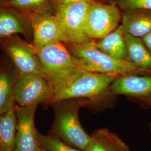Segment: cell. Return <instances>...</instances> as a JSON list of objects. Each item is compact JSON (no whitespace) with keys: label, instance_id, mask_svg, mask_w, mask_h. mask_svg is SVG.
I'll return each instance as SVG.
<instances>
[{"label":"cell","instance_id":"obj_11","mask_svg":"<svg viewBox=\"0 0 151 151\" xmlns=\"http://www.w3.org/2000/svg\"><path fill=\"white\" fill-rule=\"evenodd\" d=\"M32 30V45L36 49L61 42L60 24L54 11L39 13L28 17Z\"/></svg>","mask_w":151,"mask_h":151},{"label":"cell","instance_id":"obj_6","mask_svg":"<svg viewBox=\"0 0 151 151\" xmlns=\"http://www.w3.org/2000/svg\"><path fill=\"white\" fill-rule=\"evenodd\" d=\"M122 11L114 4L92 1L87 14L86 32L92 40L103 38L119 27Z\"/></svg>","mask_w":151,"mask_h":151},{"label":"cell","instance_id":"obj_20","mask_svg":"<svg viewBox=\"0 0 151 151\" xmlns=\"http://www.w3.org/2000/svg\"><path fill=\"white\" fill-rule=\"evenodd\" d=\"M38 140L40 147L47 151H83L69 145L51 134L44 135L38 132Z\"/></svg>","mask_w":151,"mask_h":151},{"label":"cell","instance_id":"obj_7","mask_svg":"<svg viewBox=\"0 0 151 151\" xmlns=\"http://www.w3.org/2000/svg\"><path fill=\"white\" fill-rule=\"evenodd\" d=\"M52 89L48 78L42 75L17 76L15 87V102L27 107L39 104L49 105Z\"/></svg>","mask_w":151,"mask_h":151},{"label":"cell","instance_id":"obj_8","mask_svg":"<svg viewBox=\"0 0 151 151\" xmlns=\"http://www.w3.org/2000/svg\"><path fill=\"white\" fill-rule=\"evenodd\" d=\"M110 90L114 95H124L141 107L151 109V75L119 76L111 84Z\"/></svg>","mask_w":151,"mask_h":151},{"label":"cell","instance_id":"obj_9","mask_svg":"<svg viewBox=\"0 0 151 151\" xmlns=\"http://www.w3.org/2000/svg\"><path fill=\"white\" fill-rule=\"evenodd\" d=\"M37 106L22 107L15 105L17 123L16 143L14 151H40L38 131L34 123Z\"/></svg>","mask_w":151,"mask_h":151},{"label":"cell","instance_id":"obj_22","mask_svg":"<svg viewBox=\"0 0 151 151\" xmlns=\"http://www.w3.org/2000/svg\"><path fill=\"white\" fill-rule=\"evenodd\" d=\"M100 0H55V6L68 5L79 2H92Z\"/></svg>","mask_w":151,"mask_h":151},{"label":"cell","instance_id":"obj_3","mask_svg":"<svg viewBox=\"0 0 151 151\" xmlns=\"http://www.w3.org/2000/svg\"><path fill=\"white\" fill-rule=\"evenodd\" d=\"M65 45L77 60L78 68L103 74L151 75L130 62L116 60L108 55L92 43Z\"/></svg>","mask_w":151,"mask_h":151},{"label":"cell","instance_id":"obj_2","mask_svg":"<svg viewBox=\"0 0 151 151\" xmlns=\"http://www.w3.org/2000/svg\"><path fill=\"white\" fill-rule=\"evenodd\" d=\"M87 104V101L83 99H65L50 104L54 113L50 134L83 151L88 145L91 135L81 124L79 111L81 108L86 107Z\"/></svg>","mask_w":151,"mask_h":151},{"label":"cell","instance_id":"obj_15","mask_svg":"<svg viewBox=\"0 0 151 151\" xmlns=\"http://www.w3.org/2000/svg\"><path fill=\"white\" fill-rule=\"evenodd\" d=\"M92 44L115 59L130 62L125 34L120 25L105 37L93 40Z\"/></svg>","mask_w":151,"mask_h":151},{"label":"cell","instance_id":"obj_4","mask_svg":"<svg viewBox=\"0 0 151 151\" xmlns=\"http://www.w3.org/2000/svg\"><path fill=\"white\" fill-rule=\"evenodd\" d=\"M91 2L57 5L55 14L60 24L61 42L67 45L91 43L86 32V19Z\"/></svg>","mask_w":151,"mask_h":151},{"label":"cell","instance_id":"obj_21","mask_svg":"<svg viewBox=\"0 0 151 151\" xmlns=\"http://www.w3.org/2000/svg\"><path fill=\"white\" fill-rule=\"evenodd\" d=\"M114 4L121 11L129 9H147L151 10V0H106Z\"/></svg>","mask_w":151,"mask_h":151},{"label":"cell","instance_id":"obj_13","mask_svg":"<svg viewBox=\"0 0 151 151\" xmlns=\"http://www.w3.org/2000/svg\"><path fill=\"white\" fill-rule=\"evenodd\" d=\"M120 25L125 34L142 38L151 32V10L140 9L122 10Z\"/></svg>","mask_w":151,"mask_h":151},{"label":"cell","instance_id":"obj_26","mask_svg":"<svg viewBox=\"0 0 151 151\" xmlns=\"http://www.w3.org/2000/svg\"><path fill=\"white\" fill-rule=\"evenodd\" d=\"M40 151H46V150H44V149H43V148H41V149H40Z\"/></svg>","mask_w":151,"mask_h":151},{"label":"cell","instance_id":"obj_16","mask_svg":"<svg viewBox=\"0 0 151 151\" xmlns=\"http://www.w3.org/2000/svg\"><path fill=\"white\" fill-rule=\"evenodd\" d=\"M85 151H129V147L119 134L107 128H99L91 134Z\"/></svg>","mask_w":151,"mask_h":151},{"label":"cell","instance_id":"obj_14","mask_svg":"<svg viewBox=\"0 0 151 151\" xmlns=\"http://www.w3.org/2000/svg\"><path fill=\"white\" fill-rule=\"evenodd\" d=\"M17 73L13 64L4 61L0 65V115L14 108Z\"/></svg>","mask_w":151,"mask_h":151},{"label":"cell","instance_id":"obj_24","mask_svg":"<svg viewBox=\"0 0 151 151\" xmlns=\"http://www.w3.org/2000/svg\"><path fill=\"white\" fill-rule=\"evenodd\" d=\"M7 1V0H0V5H3Z\"/></svg>","mask_w":151,"mask_h":151},{"label":"cell","instance_id":"obj_1","mask_svg":"<svg viewBox=\"0 0 151 151\" xmlns=\"http://www.w3.org/2000/svg\"><path fill=\"white\" fill-rule=\"evenodd\" d=\"M119 76L103 74L71 68L47 76L52 89L49 105L55 101L83 99L87 101L86 107L91 110H104L112 105L113 95L110 87Z\"/></svg>","mask_w":151,"mask_h":151},{"label":"cell","instance_id":"obj_25","mask_svg":"<svg viewBox=\"0 0 151 151\" xmlns=\"http://www.w3.org/2000/svg\"><path fill=\"white\" fill-rule=\"evenodd\" d=\"M149 128H150V130L151 132V120L150 121V123H149Z\"/></svg>","mask_w":151,"mask_h":151},{"label":"cell","instance_id":"obj_5","mask_svg":"<svg viewBox=\"0 0 151 151\" xmlns=\"http://www.w3.org/2000/svg\"><path fill=\"white\" fill-rule=\"evenodd\" d=\"M0 47L9 56L17 76L42 75L45 77L37 49L31 43L18 35L0 39Z\"/></svg>","mask_w":151,"mask_h":151},{"label":"cell","instance_id":"obj_17","mask_svg":"<svg viewBox=\"0 0 151 151\" xmlns=\"http://www.w3.org/2000/svg\"><path fill=\"white\" fill-rule=\"evenodd\" d=\"M125 42L130 62L151 75V53L142 39L125 34Z\"/></svg>","mask_w":151,"mask_h":151},{"label":"cell","instance_id":"obj_18","mask_svg":"<svg viewBox=\"0 0 151 151\" xmlns=\"http://www.w3.org/2000/svg\"><path fill=\"white\" fill-rule=\"evenodd\" d=\"M15 106L0 115V151H14L16 136Z\"/></svg>","mask_w":151,"mask_h":151},{"label":"cell","instance_id":"obj_12","mask_svg":"<svg viewBox=\"0 0 151 151\" xmlns=\"http://www.w3.org/2000/svg\"><path fill=\"white\" fill-rule=\"evenodd\" d=\"M19 34L32 42V30L29 18L11 7L0 5V39Z\"/></svg>","mask_w":151,"mask_h":151},{"label":"cell","instance_id":"obj_23","mask_svg":"<svg viewBox=\"0 0 151 151\" xmlns=\"http://www.w3.org/2000/svg\"><path fill=\"white\" fill-rule=\"evenodd\" d=\"M146 48L151 53V32L141 38Z\"/></svg>","mask_w":151,"mask_h":151},{"label":"cell","instance_id":"obj_10","mask_svg":"<svg viewBox=\"0 0 151 151\" xmlns=\"http://www.w3.org/2000/svg\"><path fill=\"white\" fill-rule=\"evenodd\" d=\"M43 66L45 77L71 68H78V62L67 46L58 42L36 49Z\"/></svg>","mask_w":151,"mask_h":151},{"label":"cell","instance_id":"obj_19","mask_svg":"<svg viewBox=\"0 0 151 151\" xmlns=\"http://www.w3.org/2000/svg\"><path fill=\"white\" fill-rule=\"evenodd\" d=\"M3 5L11 7L29 17L39 13L55 11V0H7Z\"/></svg>","mask_w":151,"mask_h":151}]
</instances>
